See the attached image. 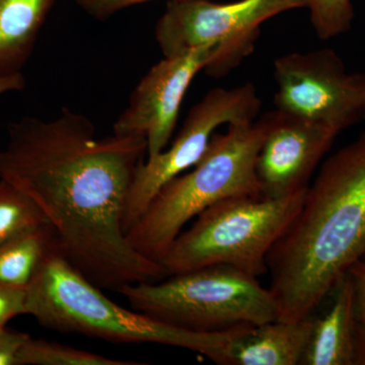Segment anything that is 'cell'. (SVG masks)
Here are the masks:
<instances>
[{"label": "cell", "mask_w": 365, "mask_h": 365, "mask_svg": "<svg viewBox=\"0 0 365 365\" xmlns=\"http://www.w3.org/2000/svg\"><path fill=\"white\" fill-rule=\"evenodd\" d=\"M48 223L40 208L20 191L0 180V245L30 228Z\"/></svg>", "instance_id": "17"}, {"label": "cell", "mask_w": 365, "mask_h": 365, "mask_svg": "<svg viewBox=\"0 0 365 365\" xmlns=\"http://www.w3.org/2000/svg\"><path fill=\"white\" fill-rule=\"evenodd\" d=\"M148 1H153V0H76V4L93 18L97 20H107L127 7ZM169 1H180V0H169Z\"/></svg>", "instance_id": "20"}, {"label": "cell", "mask_w": 365, "mask_h": 365, "mask_svg": "<svg viewBox=\"0 0 365 365\" xmlns=\"http://www.w3.org/2000/svg\"><path fill=\"white\" fill-rule=\"evenodd\" d=\"M26 314L49 330L78 334L114 343L174 346L227 364L228 348L247 326L222 332H193L108 299L68 261L52 250L26 288Z\"/></svg>", "instance_id": "3"}, {"label": "cell", "mask_w": 365, "mask_h": 365, "mask_svg": "<svg viewBox=\"0 0 365 365\" xmlns=\"http://www.w3.org/2000/svg\"><path fill=\"white\" fill-rule=\"evenodd\" d=\"M54 0H0V78L23 74Z\"/></svg>", "instance_id": "14"}, {"label": "cell", "mask_w": 365, "mask_h": 365, "mask_svg": "<svg viewBox=\"0 0 365 365\" xmlns=\"http://www.w3.org/2000/svg\"><path fill=\"white\" fill-rule=\"evenodd\" d=\"M54 249L49 223L26 230L0 245V285L26 289Z\"/></svg>", "instance_id": "15"}, {"label": "cell", "mask_w": 365, "mask_h": 365, "mask_svg": "<svg viewBox=\"0 0 365 365\" xmlns=\"http://www.w3.org/2000/svg\"><path fill=\"white\" fill-rule=\"evenodd\" d=\"M261 106V98L251 83L207 91L190 110L170 148L146 158L137 169L125 210V232L168 182L199 162L216 129L223 125L255 121L260 114Z\"/></svg>", "instance_id": "9"}, {"label": "cell", "mask_w": 365, "mask_h": 365, "mask_svg": "<svg viewBox=\"0 0 365 365\" xmlns=\"http://www.w3.org/2000/svg\"><path fill=\"white\" fill-rule=\"evenodd\" d=\"M7 134L0 180L32 199L57 252L86 279L118 292L167 276L160 262L131 246L124 230L132 182L148 157L145 138H97L91 120L66 108L54 119L21 118Z\"/></svg>", "instance_id": "1"}, {"label": "cell", "mask_w": 365, "mask_h": 365, "mask_svg": "<svg viewBox=\"0 0 365 365\" xmlns=\"http://www.w3.org/2000/svg\"><path fill=\"white\" fill-rule=\"evenodd\" d=\"M265 133L263 116L213 134L193 170L168 182L129 228L131 246L160 262L185 225L205 209L232 197L263 196L256 163Z\"/></svg>", "instance_id": "4"}, {"label": "cell", "mask_w": 365, "mask_h": 365, "mask_svg": "<svg viewBox=\"0 0 365 365\" xmlns=\"http://www.w3.org/2000/svg\"><path fill=\"white\" fill-rule=\"evenodd\" d=\"M304 7L307 0L169 1L155 26V37L163 56L206 45L220 46V52L204 71L211 78H223L254 51L265 21Z\"/></svg>", "instance_id": "7"}, {"label": "cell", "mask_w": 365, "mask_h": 365, "mask_svg": "<svg viewBox=\"0 0 365 365\" xmlns=\"http://www.w3.org/2000/svg\"><path fill=\"white\" fill-rule=\"evenodd\" d=\"M312 26L322 40L349 32L354 20L351 0H307Z\"/></svg>", "instance_id": "18"}, {"label": "cell", "mask_w": 365, "mask_h": 365, "mask_svg": "<svg viewBox=\"0 0 365 365\" xmlns=\"http://www.w3.org/2000/svg\"><path fill=\"white\" fill-rule=\"evenodd\" d=\"M365 254V132L331 155L268 255L281 321L312 316Z\"/></svg>", "instance_id": "2"}, {"label": "cell", "mask_w": 365, "mask_h": 365, "mask_svg": "<svg viewBox=\"0 0 365 365\" xmlns=\"http://www.w3.org/2000/svg\"><path fill=\"white\" fill-rule=\"evenodd\" d=\"M118 292L134 311L193 332H222L279 319L270 289L227 265L204 266Z\"/></svg>", "instance_id": "5"}, {"label": "cell", "mask_w": 365, "mask_h": 365, "mask_svg": "<svg viewBox=\"0 0 365 365\" xmlns=\"http://www.w3.org/2000/svg\"><path fill=\"white\" fill-rule=\"evenodd\" d=\"M264 118L266 133L256 163L262 195L278 199L304 191L339 134L276 109Z\"/></svg>", "instance_id": "11"}, {"label": "cell", "mask_w": 365, "mask_h": 365, "mask_svg": "<svg viewBox=\"0 0 365 365\" xmlns=\"http://www.w3.org/2000/svg\"><path fill=\"white\" fill-rule=\"evenodd\" d=\"M275 109L338 134L365 120V71L349 72L329 48L274 61Z\"/></svg>", "instance_id": "8"}, {"label": "cell", "mask_w": 365, "mask_h": 365, "mask_svg": "<svg viewBox=\"0 0 365 365\" xmlns=\"http://www.w3.org/2000/svg\"><path fill=\"white\" fill-rule=\"evenodd\" d=\"M313 314L297 322L276 321L247 326L228 348L227 365H297L311 334Z\"/></svg>", "instance_id": "12"}, {"label": "cell", "mask_w": 365, "mask_h": 365, "mask_svg": "<svg viewBox=\"0 0 365 365\" xmlns=\"http://www.w3.org/2000/svg\"><path fill=\"white\" fill-rule=\"evenodd\" d=\"M30 336L11 329H0V365H16L21 347Z\"/></svg>", "instance_id": "21"}, {"label": "cell", "mask_w": 365, "mask_h": 365, "mask_svg": "<svg viewBox=\"0 0 365 365\" xmlns=\"http://www.w3.org/2000/svg\"><path fill=\"white\" fill-rule=\"evenodd\" d=\"M362 259H364V260H365V254H364V258H362Z\"/></svg>", "instance_id": "25"}, {"label": "cell", "mask_w": 365, "mask_h": 365, "mask_svg": "<svg viewBox=\"0 0 365 365\" xmlns=\"http://www.w3.org/2000/svg\"><path fill=\"white\" fill-rule=\"evenodd\" d=\"M354 287L357 319L365 322V260L357 261L348 271Z\"/></svg>", "instance_id": "22"}, {"label": "cell", "mask_w": 365, "mask_h": 365, "mask_svg": "<svg viewBox=\"0 0 365 365\" xmlns=\"http://www.w3.org/2000/svg\"><path fill=\"white\" fill-rule=\"evenodd\" d=\"M333 292L335 297L330 309L319 318L313 317L311 334L300 364L353 365L357 314L354 287L348 273Z\"/></svg>", "instance_id": "13"}, {"label": "cell", "mask_w": 365, "mask_h": 365, "mask_svg": "<svg viewBox=\"0 0 365 365\" xmlns=\"http://www.w3.org/2000/svg\"><path fill=\"white\" fill-rule=\"evenodd\" d=\"M26 88V79L24 74L0 78V96L11 91H20Z\"/></svg>", "instance_id": "24"}, {"label": "cell", "mask_w": 365, "mask_h": 365, "mask_svg": "<svg viewBox=\"0 0 365 365\" xmlns=\"http://www.w3.org/2000/svg\"><path fill=\"white\" fill-rule=\"evenodd\" d=\"M20 314H26V289L0 285V329Z\"/></svg>", "instance_id": "19"}, {"label": "cell", "mask_w": 365, "mask_h": 365, "mask_svg": "<svg viewBox=\"0 0 365 365\" xmlns=\"http://www.w3.org/2000/svg\"><path fill=\"white\" fill-rule=\"evenodd\" d=\"M220 50L218 45H206L163 56L132 91L128 105L115 121L113 133L145 138L146 158L165 150L176 128L189 86L199 72L205 71Z\"/></svg>", "instance_id": "10"}, {"label": "cell", "mask_w": 365, "mask_h": 365, "mask_svg": "<svg viewBox=\"0 0 365 365\" xmlns=\"http://www.w3.org/2000/svg\"><path fill=\"white\" fill-rule=\"evenodd\" d=\"M136 360L114 359L71 346L30 338L21 347L16 365H140Z\"/></svg>", "instance_id": "16"}, {"label": "cell", "mask_w": 365, "mask_h": 365, "mask_svg": "<svg viewBox=\"0 0 365 365\" xmlns=\"http://www.w3.org/2000/svg\"><path fill=\"white\" fill-rule=\"evenodd\" d=\"M307 189L285 198L232 197L205 209L160 261L165 274L227 265L253 277L264 275L268 255L294 222Z\"/></svg>", "instance_id": "6"}, {"label": "cell", "mask_w": 365, "mask_h": 365, "mask_svg": "<svg viewBox=\"0 0 365 365\" xmlns=\"http://www.w3.org/2000/svg\"><path fill=\"white\" fill-rule=\"evenodd\" d=\"M353 365H365V322L359 319L353 340Z\"/></svg>", "instance_id": "23"}]
</instances>
